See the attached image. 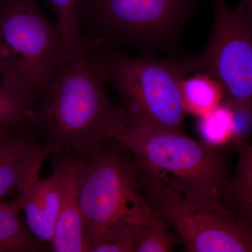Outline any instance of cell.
Returning a JSON list of instances; mask_svg holds the SVG:
<instances>
[{
    "mask_svg": "<svg viewBox=\"0 0 252 252\" xmlns=\"http://www.w3.org/2000/svg\"><path fill=\"white\" fill-rule=\"evenodd\" d=\"M210 1L211 36L202 52L184 58L186 67L215 78L232 108L252 113V0H243L235 10L225 0Z\"/></svg>",
    "mask_w": 252,
    "mask_h": 252,
    "instance_id": "ba28073f",
    "label": "cell"
},
{
    "mask_svg": "<svg viewBox=\"0 0 252 252\" xmlns=\"http://www.w3.org/2000/svg\"><path fill=\"white\" fill-rule=\"evenodd\" d=\"M179 241L175 232L153 210L141 229L135 252H170Z\"/></svg>",
    "mask_w": 252,
    "mask_h": 252,
    "instance_id": "e0dca14e",
    "label": "cell"
},
{
    "mask_svg": "<svg viewBox=\"0 0 252 252\" xmlns=\"http://www.w3.org/2000/svg\"><path fill=\"white\" fill-rule=\"evenodd\" d=\"M24 122L10 127L0 138V199L38 180L43 164L53 152L30 124L22 128Z\"/></svg>",
    "mask_w": 252,
    "mask_h": 252,
    "instance_id": "30bf717a",
    "label": "cell"
},
{
    "mask_svg": "<svg viewBox=\"0 0 252 252\" xmlns=\"http://www.w3.org/2000/svg\"><path fill=\"white\" fill-rule=\"evenodd\" d=\"M19 212L14 201L0 199V252L40 251V242L21 221Z\"/></svg>",
    "mask_w": 252,
    "mask_h": 252,
    "instance_id": "5bb4252c",
    "label": "cell"
},
{
    "mask_svg": "<svg viewBox=\"0 0 252 252\" xmlns=\"http://www.w3.org/2000/svg\"><path fill=\"white\" fill-rule=\"evenodd\" d=\"M12 127V126H11ZM11 127H6V128L4 129H1V130H0V138H1V137H2L3 135H4L5 133H6V131L9 130Z\"/></svg>",
    "mask_w": 252,
    "mask_h": 252,
    "instance_id": "ac0fdd59",
    "label": "cell"
},
{
    "mask_svg": "<svg viewBox=\"0 0 252 252\" xmlns=\"http://www.w3.org/2000/svg\"><path fill=\"white\" fill-rule=\"evenodd\" d=\"M141 168L189 194L220 197L231 175L222 147L193 140L181 130L127 119L116 140Z\"/></svg>",
    "mask_w": 252,
    "mask_h": 252,
    "instance_id": "5b68a950",
    "label": "cell"
},
{
    "mask_svg": "<svg viewBox=\"0 0 252 252\" xmlns=\"http://www.w3.org/2000/svg\"><path fill=\"white\" fill-rule=\"evenodd\" d=\"M86 54L104 82L120 95L127 119L181 130L186 115L181 84L189 74L183 59L135 57L94 44H89Z\"/></svg>",
    "mask_w": 252,
    "mask_h": 252,
    "instance_id": "3957f363",
    "label": "cell"
},
{
    "mask_svg": "<svg viewBox=\"0 0 252 252\" xmlns=\"http://www.w3.org/2000/svg\"><path fill=\"white\" fill-rule=\"evenodd\" d=\"M210 0H79V31L90 44L175 54L185 23Z\"/></svg>",
    "mask_w": 252,
    "mask_h": 252,
    "instance_id": "277c9868",
    "label": "cell"
},
{
    "mask_svg": "<svg viewBox=\"0 0 252 252\" xmlns=\"http://www.w3.org/2000/svg\"><path fill=\"white\" fill-rule=\"evenodd\" d=\"M139 180L144 198L185 252H252V226L237 218L220 197L184 193L140 166Z\"/></svg>",
    "mask_w": 252,
    "mask_h": 252,
    "instance_id": "8992f818",
    "label": "cell"
},
{
    "mask_svg": "<svg viewBox=\"0 0 252 252\" xmlns=\"http://www.w3.org/2000/svg\"><path fill=\"white\" fill-rule=\"evenodd\" d=\"M38 99L9 81H0V130L29 120Z\"/></svg>",
    "mask_w": 252,
    "mask_h": 252,
    "instance_id": "9a60e30c",
    "label": "cell"
},
{
    "mask_svg": "<svg viewBox=\"0 0 252 252\" xmlns=\"http://www.w3.org/2000/svg\"><path fill=\"white\" fill-rule=\"evenodd\" d=\"M139 172L135 157L114 140L83 157L79 186L86 252L140 233L153 210L141 190Z\"/></svg>",
    "mask_w": 252,
    "mask_h": 252,
    "instance_id": "7a4b0ae2",
    "label": "cell"
},
{
    "mask_svg": "<svg viewBox=\"0 0 252 252\" xmlns=\"http://www.w3.org/2000/svg\"><path fill=\"white\" fill-rule=\"evenodd\" d=\"M198 128L203 141L214 147H223L235 142L233 109L225 102L220 104L211 112L198 117Z\"/></svg>",
    "mask_w": 252,
    "mask_h": 252,
    "instance_id": "2e32d148",
    "label": "cell"
},
{
    "mask_svg": "<svg viewBox=\"0 0 252 252\" xmlns=\"http://www.w3.org/2000/svg\"><path fill=\"white\" fill-rule=\"evenodd\" d=\"M237 147L238 164L220 198L237 218L252 226V144L245 141Z\"/></svg>",
    "mask_w": 252,
    "mask_h": 252,
    "instance_id": "7c38bea8",
    "label": "cell"
},
{
    "mask_svg": "<svg viewBox=\"0 0 252 252\" xmlns=\"http://www.w3.org/2000/svg\"><path fill=\"white\" fill-rule=\"evenodd\" d=\"M63 63L62 37L36 0H0V77L40 99Z\"/></svg>",
    "mask_w": 252,
    "mask_h": 252,
    "instance_id": "52a82bcc",
    "label": "cell"
},
{
    "mask_svg": "<svg viewBox=\"0 0 252 252\" xmlns=\"http://www.w3.org/2000/svg\"><path fill=\"white\" fill-rule=\"evenodd\" d=\"M193 74L182 80L181 97L186 114L198 118L220 105L224 94L215 78L203 73Z\"/></svg>",
    "mask_w": 252,
    "mask_h": 252,
    "instance_id": "4fadbf2b",
    "label": "cell"
},
{
    "mask_svg": "<svg viewBox=\"0 0 252 252\" xmlns=\"http://www.w3.org/2000/svg\"><path fill=\"white\" fill-rule=\"evenodd\" d=\"M14 203L23 211L32 235L51 245L60 211V190L54 175L34 180L17 192Z\"/></svg>",
    "mask_w": 252,
    "mask_h": 252,
    "instance_id": "8fae6325",
    "label": "cell"
},
{
    "mask_svg": "<svg viewBox=\"0 0 252 252\" xmlns=\"http://www.w3.org/2000/svg\"><path fill=\"white\" fill-rule=\"evenodd\" d=\"M86 52L61 63L28 120L53 152L81 157L116 140L127 124L125 109L111 98Z\"/></svg>",
    "mask_w": 252,
    "mask_h": 252,
    "instance_id": "6da1fadb",
    "label": "cell"
},
{
    "mask_svg": "<svg viewBox=\"0 0 252 252\" xmlns=\"http://www.w3.org/2000/svg\"><path fill=\"white\" fill-rule=\"evenodd\" d=\"M53 175L60 190V211L51 245L55 252H86L85 225L81 211L80 172L83 157L53 152Z\"/></svg>",
    "mask_w": 252,
    "mask_h": 252,
    "instance_id": "9c48e42d",
    "label": "cell"
}]
</instances>
